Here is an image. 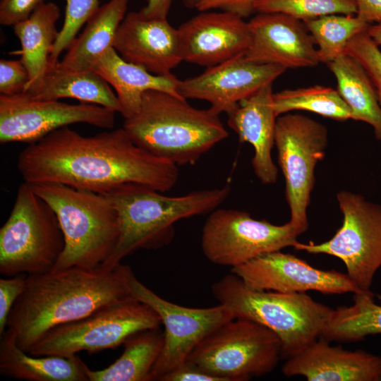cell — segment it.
I'll use <instances>...</instances> for the list:
<instances>
[{
  "instance_id": "cell-6",
  "label": "cell",
  "mask_w": 381,
  "mask_h": 381,
  "mask_svg": "<svg viewBox=\"0 0 381 381\" xmlns=\"http://www.w3.org/2000/svg\"><path fill=\"white\" fill-rule=\"evenodd\" d=\"M30 185L54 211L64 234V248L52 270L102 267L121 232L118 212L107 198L58 183Z\"/></svg>"
},
{
  "instance_id": "cell-43",
  "label": "cell",
  "mask_w": 381,
  "mask_h": 381,
  "mask_svg": "<svg viewBox=\"0 0 381 381\" xmlns=\"http://www.w3.org/2000/svg\"><path fill=\"white\" fill-rule=\"evenodd\" d=\"M199 1L200 0H183V4L186 8L193 9L195 8Z\"/></svg>"
},
{
  "instance_id": "cell-33",
  "label": "cell",
  "mask_w": 381,
  "mask_h": 381,
  "mask_svg": "<svg viewBox=\"0 0 381 381\" xmlns=\"http://www.w3.org/2000/svg\"><path fill=\"white\" fill-rule=\"evenodd\" d=\"M99 1L66 0L65 18L49 57L50 68L56 64L62 52L68 49L82 26L99 7Z\"/></svg>"
},
{
  "instance_id": "cell-37",
  "label": "cell",
  "mask_w": 381,
  "mask_h": 381,
  "mask_svg": "<svg viewBox=\"0 0 381 381\" xmlns=\"http://www.w3.org/2000/svg\"><path fill=\"white\" fill-rule=\"evenodd\" d=\"M45 0H0V23L13 26L27 19Z\"/></svg>"
},
{
  "instance_id": "cell-23",
  "label": "cell",
  "mask_w": 381,
  "mask_h": 381,
  "mask_svg": "<svg viewBox=\"0 0 381 381\" xmlns=\"http://www.w3.org/2000/svg\"><path fill=\"white\" fill-rule=\"evenodd\" d=\"M88 367L78 356H34L18 345L9 328L1 335L0 374L28 381H89Z\"/></svg>"
},
{
  "instance_id": "cell-35",
  "label": "cell",
  "mask_w": 381,
  "mask_h": 381,
  "mask_svg": "<svg viewBox=\"0 0 381 381\" xmlns=\"http://www.w3.org/2000/svg\"><path fill=\"white\" fill-rule=\"evenodd\" d=\"M29 80L28 71L20 59L0 60V95H14L23 92Z\"/></svg>"
},
{
  "instance_id": "cell-11",
  "label": "cell",
  "mask_w": 381,
  "mask_h": 381,
  "mask_svg": "<svg viewBox=\"0 0 381 381\" xmlns=\"http://www.w3.org/2000/svg\"><path fill=\"white\" fill-rule=\"evenodd\" d=\"M300 234L290 222L276 225L245 211L217 207L202 226L201 248L209 261L231 269L264 253L293 247Z\"/></svg>"
},
{
  "instance_id": "cell-24",
  "label": "cell",
  "mask_w": 381,
  "mask_h": 381,
  "mask_svg": "<svg viewBox=\"0 0 381 381\" xmlns=\"http://www.w3.org/2000/svg\"><path fill=\"white\" fill-rule=\"evenodd\" d=\"M129 0H110L99 6L54 66L64 72L90 70L92 64L112 47L117 29L126 15Z\"/></svg>"
},
{
  "instance_id": "cell-18",
  "label": "cell",
  "mask_w": 381,
  "mask_h": 381,
  "mask_svg": "<svg viewBox=\"0 0 381 381\" xmlns=\"http://www.w3.org/2000/svg\"><path fill=\"white\" fill-rule=\"evenodd\" d=\"M250 61L286 69L310 67L320 61L315 42L303 21L283 13H259L248 22Z\"/></svg>"
},
{
  "instance_id": "cell-17",
  "label": "cell",
  "mask_w": 381,
  "mask_h": 381,
  "mask_svg": "<svg viewBox=\"0 0 381 381\" xmlns=\"http://www.w3.org/2000/svg\"><path fill=\"white\" fill-rule=\"evenodd\" d=\"M178 31L183 61L207 68L245 55L250 43L248 22L229 11H200Z\"/></svg>"
},
{
  "instance_id": "cell-10",
  "label": "cell",
  "mask_w": 381,
  "mask_h": 381,
  "mask_svg": "<svg viewBox=\"0 0 381 381\" xmlns=\"http://www.w3.org/2000/svg\"><path fill=\"white\" fill-rule=\"evenodd\" d=\"M337 198L343 222L334 236L318 244L298 241L293 247L338 258L358 289L370 292L374 276L381 267V205L346 190L339 191Z\"/></svg>"
},
{
  "instance_id": "cell-2",
  "label": "cell",
  "mask_w": 381,
  "mask_h": 381,
  "mask_svg": "<svg viewBox=\"0 0 381 381\" xmlns=\"http://www.w3.org/2000/svg\"><path fill=\"white\" fill-rule=\"evenodd\" d=\"M123 269L74 266L27 275L7 320L18 345L28 353L52 329L133 298Z\"/></svg>"
},
{
  "instance_id": "cell-41",
  "label": "cell",
  "mask_w": 381,
  "mask_h": 381,
  "mask_svg": "<svg viewBox=\"0 0 381 381\" xmlns=\"http://www.w3.org/2000/svg\"><path fill=\"white\" fill-rule=\"evenodd\" d=\"M173 0H147L139 12L148 18H167Z\"/></svg>"
},
{
  "instance_id": "cell-19",
  "label": "cell",
  "mask_w": 381,
  "mask_h": 381,
  "mask_svg": "<svg viewBox=\"0 0 381 381\" xmlns=\"http://www.w3.org/2000/svg\"><path fill=\"white\" fill-rule=\"evenodd\" d=\"M112 47L125 61L156 75L171 73L183 61L178 29L167 18H148L139 11L126 13Z\"/></svg>"
},
{
  "instance_id": "cell-31",
  "label": "cell",
  "mask_w": 381,
  "mask_h": 381,
  "mask_svg": "<svg viewBox=\"0 0 381 381\" xmlns=\"http://www.w3.org/2000/svg\"><path fill=\"white\" fill-rule=\"evenodd\" d=\"M277 116L294 110L311 111L338 121L351 119V111L337 90L315 85L273 94Z\"/></svg>"
},
{
  "instance_id": "cell-3",
  "label": "cell",
  "mask_w": 381,
  "mask_h": 381,
  "mask_svg": "<svg viewBox=\"0 0 381 381\" xmlns=\"http://www.w3.org/2000/svg\"><path fill=\"white\" fill-rule=\"evenodd\" d=\"M229 183L220 188L167 196L145 185L127 183L102 193L116 210L120 236L113 253L102 266L114 268L122 259L141 249H157L174 236L180 219L210 213L228 198Z\"/></svg>"
},
{
  "instance_id": "cell-26",
  "label": "cell",
  "mask_w": 381,
  "mask_h": 381,
  "mask_svg": "<svg viewBox=\"0 0 381 381\" xmlns=\"http://www.w3.org/2000/svg\"><path fill=\"white\" fill-rule=\"evenodd\" d=\"M60 13L56 4L44 2L27 19L13 25L21 46L20 61L29 75L26 88L50 68L49 57L59 34L56 23Z\"/></svg>"
},
{
  "instance_id": "cell-22",
  "label": "cell",
  "mask_w": 381,
  "mask_h": 381,
  "mask_svg": "<svg viewBox=\"0 0 381 381\" xmlns=\"http://www.w3.org/2000/svg\"><path fill=\"white\" fill-rule=\"evenodd\" d=\"M90 69L114 88L124 119L138 111L143 94L147 90H159L182 97L179 92L180 80L171 73H151L123 59L113 47L99 56L92 64Z\"/></svg>"
},
{
  "instance_id": "cell-25",
  "label": "cell",
  "mask_w": 381,
  "mask_h": 381,
  "mask_svg": "<svg viewBox=\"0 0 381 381\" xmlns=\"http://www.w3.org/2000/svg\"><path fill=\"white\" fill-rule=\"evenodd\" d=\"M23 92L38 99L72 98L84 103L97 104L115 112L121 111L118 97L110 85L92 69L64 72L54 67L50 68Z\"/></svg>"
},
{
  "instance_id": "cell-36",
  "label": "cell",
  "mask_w": 381,
  "mask_h": 381,
  "mask_svg": "<svg viewBox=\"0 0 381 381\" xmlns=\"http://www.w3.org/2000/svg\"><path fill=\"white\" fill-rule=\"evenodd\" d=\"M26 277L27 274H20L0 279V335L5 332L8 315L25 289Z\"/></svg>"
},
{
  "instance_id": "cell-8",
  "label": "cell",
  "mask_w": 381,
  "mask_h": 381,
  "mask_svg": "<svg viewBox=\"0 0 381 381\" xmlns=\"http://www.w3.org/2000/svg\"><path fill=\"white\" fill-rule=\"evenodd\" d=\"M281 358V342L272 331L235 318L207 335L187 361L224 381H246L271 373Z\"/></svg>"
},
{
  "instance_id": "cell-40",
  "label": "cell",
  "mask_w": 381,
  "mask_h": 381,
  "mask_svg": "<svg viewBox=\"0 0 381 381\" xmlns=\"http://www.w3.org/2000/svg\"><path fill=\"white\" fill-rule=\"evenodd\" d=\"M356 16L370 24H381V0H355Z\"/></svg>"
},
{
  "instance_id": "cell-7",
  "label": "cell",
  "mask_w": 381,
  "mask_h": 381,
  "mask_svg": "<svg viewBox=\"0 0 381 381\" xmlns=\"http://www.w3.org/2000/svg\"><path fill=\"white\" fill-rule=\"evenodd\" d=\"M64 248L56 213L24 182L0 229V273L6 277L51 271Z\"/></svg>"
},
{
  "instance_id": "cell-39",
  "label": "cell",
  "mask_w": 381,
  "mask_h": 381,
  "mask_svg": "<svg viewBox=\"0 0 381 381\" xmlns=\"http://www.w3.org/2000/svg\"><path fill=\"white\" fill-rule=\"evenodd\" d=\"M159 381H224L188 361L164 375Z\"/></svg>"
},
{
  "instance_id": "cell-32",
  "label": "cell",
  "mask_w": 381,
  "mask_h": 381,
  "mask_svg": "<svg viewBox=\"0 0 381 381\" xmlns=\"http://www.w3.org/2000/svg\"><path fill=\"white\" fill-rule=\"evenodd\" d=\"M258 13H283L302 21L332 14L356 13L355 0H260Z\"/></svg>"
},
{
  "instance_id": "cell-29",
  "label": "cell",
  "mask_w": 381,
  "mask_h": 381,
  "mask_svg": "<svg viewBox=\"0 0 381 381\" xmlns=\"http://www.w3.org/2000/svg\"><path fill=\"white\" fill-rule=\"evenodd\" d=\"M353 298L351 306L333 310L319 338L349 342L381 334V305L375 303L373 293H356Z\"/></svg>"
},
{
  "instance_id": "cell-14",
  "label": "cell",
  "mask_w": 381,
  "mask_h": 381,
  "mask_svg": "<svg viewBox=\"0 0 381 381\" xmlns=\"http://www.w3.org/2000/svg\"><path fill=\"white\" fill-rule=\"evenodd\" d=\"M115 113L97 104L38 99L26 92L0 95V143L33 144L73 123L111 129L114 126Z\"/></svg>"
},
{
  "instance_id": "cell-28",
  "label": "cell",
  "mask_w": 381,
  "mask_h": 381,
  "mask_svg": "<svg viewBox=\"0 0 381 381\" xmlns=\"http://www.w3.org/2000/svg\"><path fill=\"white\" fill-rule=\"evenodd\" d=\"M121 356L107 368L92 370L89 381H150L151 373L164 345V332L159 328L139 331L126 339Z\"/></svg>"
},
{
  "instance_id": "cell-9",
  "label": "cell",
  "mask_w": 381,
  "mask_h": 381,
  "mask_svg": "<svg viewBox=\"0 0 381 381\" xmlns=\"http://www.w3.org/2000/svg\"><path fill=\"white\" fill-rule=\"evenodd\" d=\"M161 325L155 310L133 298L52 329L28 353L62 357L80 351L92 353L116 348L131 335Z\"/></svg>"
},
{
  "instance_id": "cell-4",
  "label": "cell",
  "mask_w": 381,
  "mask_h": 381,
  "mask_svg": "<svg viewBox=\"0 0 381 381\" xmlns=\"http://www.w3.org/2000/svg\"><path fill=\"white\" fill-rule=\"evenodd\" d=\"M220 114L195 108L183 97L159 90L143 94L139 109L123 128L140 147L176 165L194 164L228 131Z\"/></svg>"
},
{
  "instance_id": "cell-13",
  "label": "cell",
  "mask_w": 381,
  "mask_h": 381,
  "mask_svg": "<svg viewBox=\"0 0 381 381\" xmlns=\"http://www.w3.org/2000/svg\"><path fill=\"white\" fill-rule=\"evenodd\" d=\"M124 275L132 296L150 306L164 326V345L151 373L150 381L159 380L167 373L185 363L194 349L212 332L235 318L225 306L188 308L168 301L135 276L124 265Z\"/></svg>"
},
{
  "instance_id": "cell-15",
  "label": "cell",
  "mask_w": 381,
  "mask_h": 381,
  "mask_svg": "<svg viewBox=\"0 0 381 381\" xmlns=\"http://www.w3.org/2000/svg\"><path fill=\"white\" fill-rule=\"evenodd\" d=\"M249 288L281 293L316 291L324 294L361 293L346 274L315 268L306 261L281 250L260 255L231 268Z\"/></svg>"
},
{
  "instance_id": "cell-12",
  "label": "cell",
  "mask_w": 381,
  "mask_h": 381,
  "mask_svg": "<svg viewBox=\"0 0 381 381\" xmlns=\"http://www.w3.org/2000/svg\"><path fill=\"white\" fill-rule=\"evenodd\" d=\"M327 130L322 123L301 114L277 117L274 145L286 183L290 222L300 231L308 227L307 208L315 184V168L327 145Z\"/></svg>"
},
{
  "instance_id": "cell-20",
  "label": "cell",
  "mask_w": 381,
  "mask_h": 381,
  "mask_svg": "<svg viewBox=\"0 0 381 381\" xmlns=\"http://www.w3.org/2000/svg\"><path fill=\"white\" fill-rule=\"evenodd\" d=\"M282 370L286 377L301 375L308 381H381V356L332 346L318 338L288 358Z\"/></svg>"
},
{
  "instance_id": "cell-1",
  "label": "cell",
  "mask_w": 381,
  "mask_h": 381,
  "mask_svg": "<svg viewBox=\"0 0 381 381\" xmlns=\"http://www.w3.org/2000/svg\"><path fill=\"white\" fill-rule=\"evenodd\" d=\"M17 167L30 184L58 183L101 194L127 183L163 193L179 174L177 165L138 146L123 127L88 137L61 128L23 150Z\"/></svg>"
},
{
  "instance_id": "cell-34",
  "label": "cell",
  "mask_w": 381,
  "mask_h": 381,
  "mask_svg": "<svg viewBox=\"0 0 381 381\" xmlns=\"http://www.w3.org/2000/svg\"><path fill=\"white\" fill-rule=\"evenodd\" d=\"M344 54L354 58L364 68L375 87L381 106V51L378 45L367 31L363 32L349 42Z\"/></svg>"
},
{
  "instance_id": "cell-5",
  "label": "cell",
  "mask_w": 381,
  "mask_h": 381,
  "mask_svg": "<svg viewBox=\"0 0 381 381\" xmlns=\"http://www.w3.org/2000/svg\"><path fill=\"white\" fill-rule=\"evenodd\" d=\"M211 289L219 303L235 318L252 320L272 331L281 342L283 359L316 341L333 311L306 293L252 289L231 272L214 282Z\"/></svg>"
},
{
  "instance_id": "cell-42",
  "label": "cell",
  "mask_w": 381,
  "mask_h": 381,
  "mask_svg": "<svg viewBox=\"0 0 381 381\" xmlns=\"http://www.w3.org/2000/svg\"><path fill=\"white\" fill-rule=\"evenodd\" d=\"M367 32L378 46L381 45V24L370 25Z\"/></svg>"
},
{
  "instance_id": "cell-38",
  "label": "cell",
  "mask_w": 381,
  "mask_h": 381,
  "mask_svg": "<svg viewBox=\"0 0 381 381\" xmlns=\"http://www.w3.org/2000/svg\"><path fill=\"white\" fill-rule=\"evenodd\" d=\"M260 0H200L195 7L199 11L214 9L234 13L242 18L255 11V4Z\"/></svg>"
},
{
  "instance_id": "cell-27",
  "label": "cell",
  "mask_w": 381,
  "mask_h": 381,
  "mask_svg": "<svg viewBox=\"0 0 381 381\" xmlns=\"http://www.w3.org/2000/svg\"><path fill=\"white\" fill-rule=\"evenodd\" d=\"M337 82V92L349 107L351 119L370 124L381 140V106L375 87L364 68L344 54L327 64Z\"/></svg>"
},
{
  "instance_id": "cell-30",
  "label": "cell",
  "mask_w": 381,
  "mask_h": 381,
  "mask_svg": "<svg viewBox=\"0 0 381 381\" xmlns=\"http://www.w3.org/2000/svg\"><path fill=\"white\" fill-rule=\"evenodd\" d=\"M318 46L320 63L328 64L344 55L349 42L368 31L370 24L353 15H327L303 21Z\"/></svg>"
},
{
  "instance_id": "cell-21",
  "label": "cell",
  "mask_w": 381,
  "mask_h": 381,
  "mask_svg": "<svg viewBox=\"0 0 381 381\" xmlns=\"http://www.w3.org/2000/svg\"><path fill=\"white\" fill-rule=\"evenodd\" d=\"M272 83L267 84L241 101L228 116L227 124L241 142L254 149L251 161L258 179L265 185L274 183L278 169L272 158L277 116L274 108Z\"/></svg>"
},
{
  "instance_id": "cell-16",
  "label": "cell",
  "mask_w": 381,
  "mask_h": 381,
  "mask_svg": "<svg viewBox=\"0 0 381 381\" xmlns=\"http://www.w3.org/2000/svg\"><path fill=\"white\" fill-rule=\"evenodd\" d=\"M286 69L273 64H261L239 56L181 80L179 92L185 99L205 100L221 114L229 113L263 86L272 83Z\"/></svg>"
}]
</instances>
